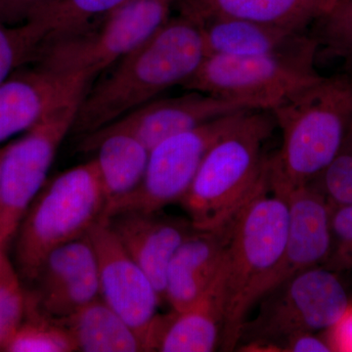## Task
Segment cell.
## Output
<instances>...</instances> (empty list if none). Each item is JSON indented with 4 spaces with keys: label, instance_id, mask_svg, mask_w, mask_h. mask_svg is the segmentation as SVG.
Returning <instances> with one entry per match:
<instances>
[{
    "label": "cell",
    "instance_id": "8992f818",
    "mask_svg": "<svg viewBox=\"0 0 352 352\" xmlns=\"http://www.w3.org/2000/svg\"><path fill=\"white\" fill-rule=\"evenodd\" d=\"M177 0H126L78 31L45 41L34 61L58 75L92 78L154 36Z\"/></svg>",
    "mask_w": 352,
    "mask_h": 352
},
{
    "label": "cell",
    "instance_id": "d4e9b609",
    "mask_svg": "<svg viewBox=\"0 0 352 352\" xmlns=\"http://www.w3.org/2000/svg\"><path fill=\"white\" fill-rule=\"evenodd\" d=\"M45 41L43 32L31 22L0 23V85L27 62L34 61Z\"/></svg>",
    "mask_w": 352,
    "mask_h": 352
},
{
    "label": "cell",
    "instance_id": "4316f807",
    "mask_svg": "<svg viewBox=\"0 0 352 352\" xmlns=\"http://www.w3.org/2000/svg\"><path fill=\"white\" fill-rule=\"evenodd\" d=\"M314 184L333 206L352 205V127L337 156Z\"/></svg>",
    "mask_w": 352,
    "mask_h": 352
},
{
    "label": "cell",
    "instance_id": "d6a6232c",
    "mask_svg": "<svg viewBox=\"0 0 352 352\" xmlns=\"http://www.w3.org/2000/svg\"><path fill=\"white\" fill-rule=\"evenodd\" d=\"M6 249H4V248L0 245V264H1L2 261H3V259L6 258Z\"/></svg>",
    "mask_w": 352,
    "mask_h": 352
},
{
    "label": "cell",
    "instance_id": "cb8c5ba5",
    "mask_svg": "<svg viewBox=\"0 0 352 352\" xmlns=\"http://www.w3.org/2000/svg\"><path fill=\"white\" fill-rule=\"evenodd\" d=\"M4 351L73 352L76 349L62 324L38 314L28 303L25 320Z\"/></svg>",
    "mask_w": 352,
    "mask_h": 352
},
{
    "label": "cell",
    "instance_id": "5bb4252c",
    "mask_svg": "<svg viewBox=\"0 0 352 352\" xmlns=\"http://www.w3.org/2000/svg\"><path fill=\"white\" fill-rule=\"evenodd\" d=\"M286 197L289 212L286 245L266 294L298 273L318 266L328 258L332 249V208L318 187L311 183Z\"/></svg>",
    "mask_w": 352,
    "mask_h": 352
},
{
    "label": "cell",
    "instance_id": "3957f363",
    "mask_svg": "<svg viewBox=\"0 0 352 352\" xmlns=\"http://www.w3.org/2000/svg\"><path fill=\"white\" fill-rule=\"evenodd\" d=\"M287 197L270 186V175L230 222L226 250V318L220 349L232 351L250 312L267 292L282 261L288 231Z\"/></svg>",
    "mask_w": 352,
    "mask_h": 352
},
{
    "label": "cell",
    "instance_id": "7402d4cb",
    "mask_svg": "<svg viewBox=\"0 0 352 352\" xmlns=\"http://www.w3.org/2000/svg\"><path fill=\"white\" fill-rule=\"evenodd\" d=\"M57 322L68 331L76 351H144L135 331L101 298Z\"/></svg>",
    "mask_w": 352,
    "mask_h": 352
},
{
    "label": "cell",
    "instance_id": "e0dca14e",
    "mask_svg": "<svg viewBox=\"0 0 352 352\" xmlns=\"http://www.w3.org/2000/svg\"><path fill=\"white\" fill-rule=\"evenodd\" d=\"M89 82L39 67L11 76L0 85V143L31 129L57 104L85 91Z\"/></svg>",
    "mask_w": 352,
    "mask_h": 352
},
{
    "label": "cell",
    "instance_id": "836d02e7",
    "mask_svg": "<svg viewBox=\"0 0 352 352\" xmlns=\"http://www.w3.org/2000/svg\"><path fill=\"white\" fill-rule=\"evenodd\" d=\"M2 148H0V160H1Z\"/></svg>",
    "mask_w": 352,
    "mask_h": 352
},
{
    "label": "cell",
    "instance_id": "7c38bea8",
    "mask_svg": "<svg viewBox=\"0 0 352 352\" xmlns=\"http://www.w3.org/2000/svg\"><path fill=\"white\" fill-rule=\"evenodd\" d=\"M32 283L30 307L55 321L100 298L98 264L87 234L50 252Z\"/></svg>",
    "mask_w": 352,
    "mask_h": 352
},
{
    "label": "cell",
    "instance_id": "f1b7e54d",
    "mask_svg": "<svg viewBox=\"0 0 352 352\" xmlns=\"http://www.w3.org/2000/svg\"><path fill=\"white\" fill-rule=\"evenodd\" d=\"M331 229L336 241V258L344 265H352V205L335 206Z\"/></svg>",
    "mask_w": 352,
    "mask_h": 352
},
{
    "label": "cell",
    "instance_id": "44dd1931",
    "mask_svg": "<svg viewBox=\"0 0 352 352\" xmlns=\"http://www.w3.org/2000/svg\"><path fill=\"white\" fill-rule=\"evenodd\" d=\"M80 151L96 153L94 162L105 197L102 217L135 191L144 176L150 151L140 141L126 133L101 138L83 136Z\"/></svg>",
    "mask_w": 352,
    "mask_h": 352
},
{
    "label": "cell",
    "instance_id": "277c9868",
    "mask_svg": "<svg viewBox=\"0 0 352 352\" xmlns=\"http://www.w3.org/2000/svg\"><path fill=\"white\" fill-rule=\"evenodd\" d=\"M264 112L245 113L206 155L180 201L194 228L226 226L265 182L268 157L264 146L277 126L271 113Z\"/></svg>",
    "mask_w": 352,
    "mask_h": 352
},
{
    "label": "cell",
    "instance_id": "2e32d148",
    "mask_svg": "<svg viewBox=\"0 0 352 352\" xmlns=\"http://www.w3.org/2000/svg\"><path fill=\"white\" fill-rule=\"evenodd\" d=\"M161 212H124L107 219L129 256L145 271L164 300L166 275L173 254L194 230L189 219Z\"/></svg>",
    "mask_w": 352,
    "mask_h": 352
},
{
    "label": "cell",
    "instance_id": "1f68e13d",
    "mask_svg": "<svg viewBox=\"0 0 352 352\" xmlns=\"http://www.w3.org/2000/svg\"><path fill=\"white\" fill-rule=\"evenodd\" d=\"M329 330L328 342L333 351H352V307H349L340 320Z\"/></svg>",
    "mask_w": 352,
    "mask_h": 352
},
{
    "label": "cell",
    "instance_id": "4fadbf2b",
    "mask_svg": "<svg viewBox=\"0 0 352 352\" xmlns=\"http://www.w3.org/2000/svg\"><path fill=\"white\" fill-rule=\"evenodd\" d=\"M247 110L252 109L241 102L190 90L189 94L180 96L154 99L83 136L95 138L111 133H126L138 139L150 151L176 134Z\"/></svg>",
    "mask_w": 352,
    "mask_h": 352
},
{
    "label": "cell",
    "instance_id": "ac0fdd59",
    "mask_svg": "<svg viewBox=\"0 0 352 352\" xmlns=\"http://www.w3.org/2000/svg\"><path fill=\"white\" fill-rule=\"evenodd\" d=\"M230 222L210 230L194 228L173 254L164 287V300L173 311L191 307L219 275L226 261Z\"/></svg>",
    "mask_w": 352,
    "mask_h": 352
},
{
    "label": "cell",
    "instance_id": "8fae6325",
    "mask_svg": "<svg viewBox=\"0 0 352 352\" xmlns=\"http://www.w3.org/2000/svg\"><path fill=\"white\" fill-rule=\"evenodd\" d=\"M98 264L100 298L144 339L163 302L145 271L135 263L101 217L87 232Z\"/></svg>",
    "mask_w": 352,
    "mask_h": 352
},
{
    "label": "cell",
    "instance_id": "ba28073f",
    "mask_svg": "<svg viewBox=\"0 0 352 352\" xmlns=\"http://www.w3.org/2000/svg\"><path fill=\"white\" fill-rule=\"evenodd\" d=\"M317 43L302 50L263 56H207L183 85L270 112L289 96L318 82L314 68Z\"/></svg>",
    "mask_w": 352,
    "mask_h": 352
},
{
    "label": "cell",
    "instance_id": "6da1fadb",
    "mask_svg": "<svg viewBox=\"0 0 352 352\" xmlns=\"http://www.w3.org/2000/svg\"><path fill=\"white\" fill-rule=\"evenodd\" d=\"M207 58L200 25L179 15L83 94L72 131L87 135L168 88L185 85Z\"/></svg>",
    "mask_w": 352,
    "mask_h": 352
},
{
    "label": "cell",
    "instance_id": "603a6c76",
    "mask_svg": "<svg viewBox=\"0 0 352 352\" xmlns=\"http://www.w3.org/2000/svg\"><path fill=\"white\" fill-rule=\"evenodd\" d=\"M126 0H58L34 14V23L45 41L78 31L112 12ZM27 21V22H28Z\"/></svg>",
    "mask_w": 352,
    "mask_h": 352
},
{
    "label": "cell",
    "instance_id": "f546056e",
    "mask_svg": "<svg viewBox=\"0 0 352 352\" xmlns=\"http://www.w3.org/2000/svg\"><path fill=\"white\" fill-rule=\"evenodd\" d=\"M58 0H0V23L21 24Z\"/></svg>",
    "mask_w": 352,
    "mask_h": 352
},
{
    "label": "cell",
    "instance_id": "4dcf8cb0",
    "mask_svg": "<svg viewBox=\"0 0 352 352\" xmlns=\"http://www.w3.org/2000/svg\"><path fill=\"white\" fill-rule=\"evenodd\" d=\"M278 351L329 352L333 351L330 342L320 339L314 333H300L291 336L278 346Z\"/></svg>",
    "mask_w": 352,
    "mask_h": 352
},
{
    "label": "cell",
    "instance_id": "9c48e42d",
    "mask_svg": "<svg viewBox=\"0 0 352 352\" xmlns=\"http://www.w3.org/2000/svg\"><path fill=\"white\" fill-rule=\"evenodd\" d=\"M85 91L57 104L24 136L2 147L0 245L4 249L14 239L28 208L45 184L58 149L73 129Z\"/></svg>",
    "mask_w": 352,
    "mask_h": 352
},
{
    "label": "cell",
    "instance_id": "52a82bcc",
    "mask_svg": "<svg viewBox=\"0 0 352 352\" xmlns=\"http://www.w3.org/2000/svg\"><path fill=\"white\" fill-rule=\"evenodd\" d=\"M259 302L258 315L241 333L239 344L250 351H278L291 336L332 328L349 307L338 277L318 266L289 278Z\"/></svg>",
    "mask_w": 352,
    "mask_h": 352
},
{
    "label": "cell",
    "instance_id": "30bf717a",
    "mask_svg": "<svg viewBox=\"0 0 352 352\" xmlns=\"http://www.w3.org/2000/svg\"><path fill=\"white\" fill-rule=\"evenodd\" d=\"M249 111L231 113L192 131L176 134L150 150L144 176L135 191L103 219L124 212H161L180 203L212 145Z\"/></svg>",
    "mask_w": 352,
    "mask_h": 352
},
{
    "label": "cell",
    "instance_id": "5b68a950",
    "mask_svg": "<svg viewBox=\"0 0 352 352\" xmlns=\"http://www.w3.org/2000/svg\"><path fill=\"white\" fill-rule=\"evenodd\" d=\"M104 210L105 197L94 160L46 182L14 236L21 279L32 283L48 254L87 235Z\"/></svg>",
    "mask_w": 352,
    "mask_h": 352
},
{
    "label": "cell",
    "instance_id": "7a4b0ae2",
    "mask_svg": "<svg viewBox=\"0 0 352 352\" xmlns=\"http://www.w3.org/2000/svg\"><path fill=\"white\" fill-rule=\"evenodd\" d=\"M270 113L283 139L268 157L270 186L287 196L314 183L340 151L352 127V76H323Z\"/></svg>",
    "mask_w": 352,
    "mask_h": 352
},
{
    "label": "cell",
    "instance_id": "484cf974",
    "mask_svg": "<svg viewBox=\"0 0 352 352\" xmlns=\"http://www.w3.org/2000/svg\"><path fill=\"white\" fill-rule=\"evenodd\" d=\"M28 311V293L21 277L6 256L0 264V351L19 330Z\"/></svg>",
    "mask_w": 352,
    "mask_h": 352
},
{
    "label": "cell",
    "instance_id": "9a60e30c",
    "mask_svg": "<svg viewBox=\"0 0 352 352\" xmlns=\"http://www.w3.org/2000/svg\"><path fill=\"white\" fill-rule=\"evenodd\" d=\"M223 266L207 291L182 311L159 315L144 340L145 351L210 352L220 346L226 318Z\"/></svg>",
    "mask_w": 352,
    "mask_h": 352
},
{
    "label": "cell",
    "instance_id": "ffe728a7",
    "mask_svg": "<svg viewBox=\"0 0 352 352\" xmlns=\"http://www.w3.org/2000/svg\"><path fill=\"white\" fill-rule=\"evenodd\" d=\"M207 56H263L302 50L317 43L296 31L252 21L217 18L199 24Z\"/></svg>",
    "mask_w": 352,
    "mask_h": 352
},
{
    "label": "cell",
    "instance_id": "d6986e66",
    "mask_svg": "<svg viewBox=\"0 0 352 352\" xmlns=\"http://www.w3.org/2000/svg\"><path fill=\"white\" fill-rule=\"evenodd\" d=\"M337 0H177L179 15L197 24L217 18L252 21L305 31Z\"/></svg>",
    "mask_w": 352,
    "mask_h": 352
},
{
    "label": "cell",
    "instance_id": "83f0119b",
    "mask_svg": "<svg viewBox=\"0 0 352 352\" xmlns=\"http://www.w3.org/2000/svg\"><path fill=\"white\" fill-rule=\"evenodd\" d=\"M320 19L322 43L329 52L352 63V0H337Z\"/></svg>",
    "mask_w": 352,
    "mask_h": 352
}]
</instances>
